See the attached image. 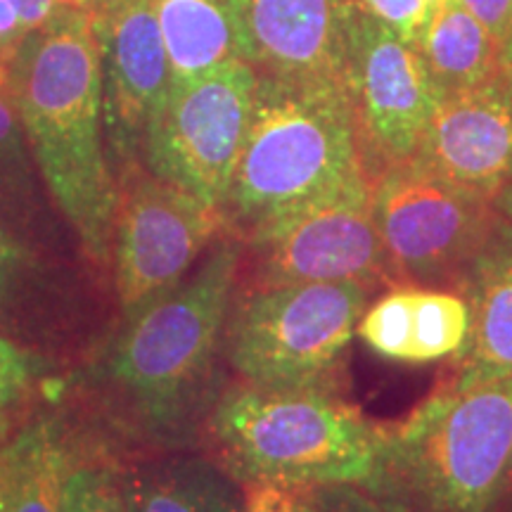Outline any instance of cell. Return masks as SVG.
I'll use <instances>...</instances> for the list:
<instances>
[{"instance_id": "6da1fadb", "label": "cell", "mask_w": 512, "mask_h": 512, "mask_svg": "<svg viewBox=\"0 0 512 512\" xmlns=\"http://www.w3.org/2000/svg\"><path fill=\"white\" fill-rule=\"evenodd\" d=\"M8 83L43 183L88 256L107 264L119 181L107 155L102 55L91 12L72 5L24 34Z\"/></svg>"}, {"instance_id": "7a4b0ae2", "label": "cell", "mask_w": 512, "mask_h": 512, "mask_svg": "<svg viewBox=\"0 0 512 512\" xmlns=\"http://www.w3.org/2000/svg\"><path fill=\"white\" fill-rule=\"evenodd\" d=\"M368 176L347 81L259 76L223 216L230 235L254 230Z\"/></svg>"}, {"instance_id": "3957f363", "label": "cell", "mask_w": 512, "mask_h": 512, "mask_svg": "<svg viewBox=\"0 0 512 512\" xmlns=\"http://www.w3.org/2000/svg\"><path fill=\"white\" fill-rule=\"evenodd\" d=\"M512 446L510 380L437 387L394 422H382L363 489L387 512H491Z\"/></svg>"}, {"instance_id": "277c9868", "label": "cell", "mask_w": 512, "mask_h": 512, "mask_svg": "<svg viewBox=\"0 0 512 512\" xmlns=\"http://www.w3.org/2000/svg\"><path fill=\"white\" fill-rule=\"evenodd\" d=\"M207 427L216 463L240 486H366L382 439V422L344 399L342 389L242 382L219 394Z\"/></svg>"}, {"instance_id": "5b68a950", "label": "cell", "mask_w": 512, "mask_h": 512, "mask_svg": "<svg viewBox=\"0 0 512 512\" xmlns=\"http://www.w3.org/2000/svg\"><path fill=\"white\" fill-rule=\"evenodd\" d=\"M242 256V240L223 235L200 268L128 323L117 342L110 373L155 430H188L202 415L209 418L223 392L216 373Z\"/></svg>"}, {"instance_id": "8992f818", "label": "cell", "mask_w": 512, "mask_h": 512, "mask_svg": "<svg viewBox=\"0 0 512 512\" xmlns=\"http://www.w3.org/2000/svg\"><path fill=\"white\" fill-rule=\"evenodd\" d=\"M370 294L361 283L238 285L223 358L252 387L339 389Z\"/></svg>"}, {"instance_id": "52a82bcc", "label": "cell", "mask_w": 512, "mask_h": 512, "mask_svg": "<svg viewBox=\"0 0 512 512\" xmlns=\"http://www.w3.org/2000/svg\"><path fill=\"white\" fill-rule=\"evenodd\" d=\"M373 216L389 287L458 292L460 280L498 219L491 197L408 162L373 181Z\"/></svg>"}, {"instance_id": "ba28073f", "label": "cell", "mask_w": 512, "mask_h": 512, "mask_svg": "<svg viewBox=\"0 0 512 512\" xmlns=\"http://www.w3.org/2000/svg\"><path fill=\"white\" fill-rule=\"evenodd\" d=\"M256 83L259 74L240 57L171 83L169 98L147 131L145 169L223 211Z\"/></svg>"}, {"instance_id": "9c48e42d", "label": "cell", "mask_w": 512, "mask_h": 512, "mask_svg": "<svg viewBox=\"0 0 512 512\" xmlns=\"http://www.w3.org/2000/svg\"><path fill=\"white\" fill-rule=\"evenodd\" d=\"M230 233L223 211L162 181L145 164L119 176L114 280L126 325L169 297L197 259Z\"/></svg>"}, {"instance_id": "30bf717a", "label": "cell", "mask_w": 512, "mask_h": 512, "mask_svg": "<svg viewBox=\"0 0 512 512\" xmlns=\"http://www.w3.org/2000/svg\"><path fill=\"white\" fill-rule=\"evenodd\" d=\"M242 245L249 254V285L389 287L387 259L373 216V181L368 176H358L323 200L254 230Z\"/></svg>"}, {"instance_id": "8fae6325", "label": "cell", "mask_w": 512, "mask_h": 512, "mask_svg": "<svg viewBox=\"0 0 512 512\" xmlns=\"http://www.w3.org/2000/svg\"><path fill=\"white\" fill-rule=\"evenodd\" d=\"M347 88L370 181L408 162L441 93L418 48L358 8L351 24Z\"/></svg>"}, {"instance_id": "7c38bea8", "label": "cell", "mask_w": 512, "mask_h": 512, "mask_svg": "<svg viewBox=\"0 0 512 512\" xmlns=\"http://www.w3.org/2000/svg\"><path fill=\"white\" fill-rule=\"evenodd\" d=\"M102 55V112L114 174L143 164L147 131L169 98L174 74L152 0H112L93 15Z\"/></svg>"}, {"instance_id": "4fadbf2b", "label": "cell", "mask_w": 512, "mask_h": 512, "mask_svg": "<svg viewBox=\"0 0 512 512\" xmlns=\"http://www.w3.org/2000/svg\"><path fill=\"white\" fill-rule=\"evenodd\" d=\"M240 60L259 76L347 81L358 0H228Z\"/></svg>"}, {"instance_id": "5bb4252c", "label": "cell", "mask_w": 512, "mask_h": 512, "mask_svg": "<svg viewBox=\"0 0 512 512\" xmlns=\"http://www.w3.org/2000/svg\"><path fill=\"white\" fill-rule=\"evenodd\" d=\"M411 159L496 200L512 181V60L446 93Z\"/></svg>"}, {"instance_id": "9a60e30c", "label": "cell", "mask_w": 512, "mask_h": 512, "mask_svg": "<svg viewBox=\"0 0 512 512\" xmlns=\"http://www.w3.org/2000/svg\"><path fill=\"white\" fill-rule=\"evenodd\" d=\"M470 332L444 375L456 387L512 377V221L498 211L489 238L460 280Z\"/></svg>"}, {"instance_id": "2e32d148", "label": "cell", "mask_w": 512, "mask_h": 512, "mask_svg": "<svg viewBox=\"0 0 512 512\" xmlns=\"http://www.w3.org/2000/svg\"><path fill=\"white\" fill-rule=\"evenodd\" d=\"M470 309L453 290L392 285L358 320L356 337L377 356L396 363H437L463 349Z\"/></svg>"}, {"instance_id": "e0dca14e", "label": "cell", "mask_w": 512, "mask_h": 512, "mask_svg": "<svg viewBox=\"0 0 512 512\" xmlns=\"http://www.w3.org/2000/svg\"><path fill=\"white\" fill-rule=\"evenodd\" d=\"M119 484L126 512H242V486L202 458L119 470Z\"/></svg>"}, {"instance_id": "ac0fdd59", "label": "cell", "mask_w": 512, "mask_h": 512, "mask_svg": "<svg viewBox=\"0 0 512 512\" xmlns=\"http://www.w3.org/2000/svg\"><path fill=\"white\" fill-rule=\"evenodd\" d=\"M441 98L484 79L503 60V48L458 0L432 5L415 43Z\"/></svg>"}, {"instance_id": "d6986e66", "label": "cell", "mask_w": 512, "mask_h": 512, "mask_svg": "<svg viewBox=\"0 0 512 512\" xmlns=\"http://www.w3.org/2000/svg\"><path fill=\"white\" fill-rule=\"evenodd\" d=\"M174 81L240 57L228 0H152Z\"/></svg>"}, {"instance_id": "ffe728a7", "label": "cell", "mask_w": 512, "mask_h": 512, "mask_svg": "<svg viewBox=\"0 0 512 512\" xmlns=\"http://www.w3.org/2000/svg\"><path fill=\"white\" fill-rule=\"evenodd\" d=\"M27 147L10 83H5L0 86V228L31 245L41 202Z\"/></svg>"}, {"instance_id": "44dd1931", "label": "cell", "mask_w": 512, "mask_h": 512, "mask_svg": "<svg viewBox=\"0 0 512 512\" xmlns=\"http://www.w3.org/2000/svg\"><path fill=\"white\" fill-rule=\"evenodd\" d=\"M74 451L53 420L27 427V453L10 512H64V484Z\"/></svg>"}, {"instance_id": "7402d4cb", "label": "cell", "mask_w": 512, "mask_h": 512, "mask_svg": "<svg viewBox=\"0 0 512 512\" xmlns=\"http://www.w3.org/2000/svg\"><path fill=\"white\" fill-rule=\"evenodd\" d=\"M64 512H126L117 467L74 458L64 484Z\"/></svg>"}, {"instance_id": "603a6c76", "label": "cell", "mask_w": 512, "mask_h": 512, "mask_svg": "<svg viewBox=\"0 0 512 512\" xmlns=\"http://www.w3.org/2000/svg\"><path fill=\"white\" fill-rule=\"evenodd\" d=\"M38 358L0 337V420H12L38 377Z\"/></svg>"}, {"instance_id": "cb8c5ba5", "label": "cell", "mask_w": 512, "mask_h": 512, "mask_svg": "<svg viewBox=\"0 0 512 512\" xmlns=\"http://www.w3.org/2000/svg\"><path fill=\"white\" fill-rule=\"evenodd\" d=\"M36 249L0 228V318L36 275Z\"/></svg>"}, {"instance_id": "d4e9b609", "label": "cell", "mask_w": 512, "mask_h": 512, "mask_svg": "<svg viewBox=\"0 0 512 512\" xmlns=\"http://www.w3.org/2000/svg\"><path fill=\"white\" fill-rule=\"evenodd\" d=\"M358 8L394 29L403 41L415 46L420 31L430 17V0H358Z\"/></svg>"}, {"instance_id": "484cf974", "label": "cell", "mask_w": 512, "mask_h": 512, "mask_svg": "<svg viewBox=\"0 0 512 512\" xmlns=\"http://www.w3.org/2000/svg\"><path fill=\"white\" fill-rule=\"evenodd\" d=\"M242 512H313L309 491L280 484L242 486Z\"/></svg>"}, {"instance_id": "4316f807", "label": "cell", "mask_w": 512, "mask_h": 512, "mask_svg": "<svg viewBox=\"0 0 512 512\" xmlns=\"http://www.w3.org/2000/svg\"><path fill=\"white\" fill-rule=\"evenodd\" d=\"M306 491L313 512H387L363 486L356 484L311 486Z\"/></svg>"}, {"instance_id": "83f0119b", "label": "cell", "mask_w": 512, "mask_h": 512, "mask_svg": "<svg viewBox=\"0 0 512 512\" xmlns=\"http://www.w3.org/2000/svg\"><path fill=\"white\" fill-rule=\"evenodd\" d=\"M24 453H27V430L0 446V512H10L15 503L19 475H22Z\"/></svg>"}, {"instance_id": "f1b7e54d", "label": "cell", "mask_w": 512, "mask_h": 512, "mask_svg": "<svg viewBox=\"0 0 512 512\" xmlns=\"http://www.w3.org/2000/svg\"><path fill=\"white\" fill-rule=\"evenodd\" d=\"M505 50L512 36V0H458Z\"/></svg>"}, {"instance_id": "f546056e", "label": "cell", "mask_w": 512, "mask_h": 512, "mask_svg": "<svg viewBox=\"0 0 512 512\" xmlns=\"http://www.w3.org/2000/svg\"><path fill=\"white\" fill-rule=\"evenodd\" d=\"M10 3L19 12V19H22L27 34L34 29L46 27L62 10L72 8L69 0H10Z\"/></svg>"}, {"instance_id": "4dcf8cb0", "label": "cell", "mask_w": 512, "mask_h": 512, "mask_svg": "<svg viewBox=\"0 0 512 512\" xmlns=\"http://www.w3.org/2000/svg\"><path fill=\"white\" fill-rule=\"evenodd\" d=\"M27 29H24L19 12L10 0H0V46L8 50H17Z\"/></svg>"}, {"instance_id": "1f68e13d", "label": "cell", "mask_w": 512, "mask_h": 512, "mask_svg": "<svg viewBox=\"0 0 512 512\" xmlns=\"http://www.w3.org/2000/svg\"><path fill=\"white\" fill-rule=\"evenodd\" d=\"M491 512H512V446H510L508 460H505L501 484H498L494 508H491Z\"/></svg>"}, {"instance_id": "d6a6232c", "label": "cell", "mask_w": 512, "mask_h": 512, "mask_svg": "<svg viewBox=\"0 0 512 512\" xmlns=\"http://www.w3.org/2000/svg\"><path fill=\"white\" fill-rule=\"evenodd\" d=\"M494 204H496V209L505 216V219L512 221V181L505 185L501 192H498Z\"/></svg>"}, {"instance_id": "836d02e7", "label": "cell", "mask_w": 512, "mask_h": 512, "mask_svg": "<svg viewBox=\"0 0 512 512\" xmlns=\"http://www.w3.org/2000/svg\"><path fill=\"white\" fill-rule=\"evenodd\" d=\"M110 3H112V0H69V5H74V8H79V10L91 12V15H98V12L105 10Z\"/></svg>"}, {"instance_id": "e575fe53", "label": "cell", "mask_w": 512, "mask_h": 512, "mask_svg": "<svg viewBox=\"0 0 512 512\" xmlns=\"http://www.w3.org/2000/svg\"><path fill=\"white\" fill-rule=\"evenodd\" d=\"M12 55H15V50H8V48L0 46V86H5V83L10 81Z\"/></svg>"}, {"instance_id": "d590c367", "label": "cell", "mask_w": 512, "mask_h": 512, "mask_svg": "<svg viewBox=\"0 0 512 512\" xmlns=\"http://www.w3.org/2000/svg\"><path fill=\"white\" fill-rule=\"evenodd\" d=\"M10 427H12V420H0V446L10 439Z\"/></svg>"}, {"instance_id": "8d00e7d4", "label": "cell", "mask_w": 512, "mask_h": 512, "mask_svg": "<svg viewBox=\"0 0 512 512\" xmlns=\"http://www.w3.org/2000/svg\"><path fill=\"white\" fill-rule=\"evenodd\" d=\"M503 57H505V60H512V36H510L508 46H505V50H503Z\"/></svg>"}, {"instance_id": "74e56055", "label": "cell", "mask_w": 512, "mask_h": 512, "mask_svg": "<svg viewBox=\"0 0 512 512\" xmlns=\"http://www.w3.org/2000/svg\"><path fill=\"white\" fill-rule=\"evenodd\" d=\"M430 3H432V5H437V3H441V0H430Z\"/></svg>"}]
</instances>
